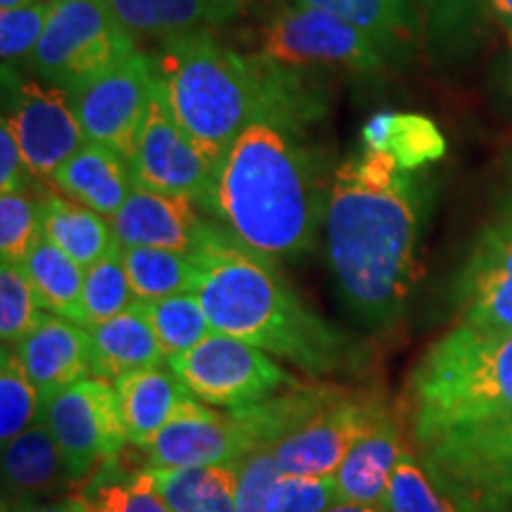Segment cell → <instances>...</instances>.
I'll list each match as a JSON object with an SVG mask.
<instances>
[{
	"label": "cell",
	"mask_w": 512,
	"mask_h": 512,
	"mask_svg": "<svg viewBox=\"0 0 512 512\" xmlns=\"http://www.w3.org/2000/svg\"><path fill=\"white\" fill-rule=\"evenodd\" d=\"M166 366L192 396L226 411L247 408L297 384L266 351L216 330L197 347L171 356Z\"/></svg>",
	"instance_id": "9"
},
{
	"label": "cell",
	"mask_w": 512,
	"mask_h": 512,
	"mask_svg": "<svg viewBox=\"0 0 512 512\" xmlns=\"http://www.w3.org/2000/svg\"><path fill=\"white\" fill-rule=\"evenodd\" d=\"M337 501L335 477L283 475L275 486L271 512H328Z\"/></svg>",
	"instance_id": "42"
},
{
	"label": "cell",
	"mask_w": 512,
	"mask_h": 512,
	"mask_svg": "<svg viewBox=\"0 0 512 512\" xmlns=\"http://www.w3.org/2000/svg\"><path fill=\"white\" fill-rule=\"evenodd\" d=\"M140 309L150 320L152 330L162 344V351L169 361L171 356L183 354L211 335L207 311L195 292L174 294V297L157 299V302H138Z\"/></svg>",
	"instance_id": "33"
},
{
	"label": "cell",
	"mask_w": 512,
	"mask_h": 512,
	"mask_svg": "<svg viewBox=\"0 0 512 512\" xmlns=\"http://www.w3.org/2000/svg\"><path fill=\"white\" fill-rule=\"evenodd\" d=\"M31 181L36 178L31 176L10 121L3 117L0 121V192L29 190Z\"/></svg>",
	"instance_id": "43"
},
{
	"label": "cell",
	"mask_w": 512,
	"mask_h": 512,
	"mask_svg": "<svg viewBox=\"0 0 512 512\" xmlns=\"http://www.w3.org/2000/svg\"><path fill=\"white\" fill-rule=\"evenodd\" d=\"M430 183L363 147L332 174L325 252L342 304L373 330L401 320L420 278Z\"/></svg>",
	"instance_id": "2"
},
{
	"label": "cell",
	"mask_w": 512,
	"mask_h": 512,
	"mask_svg": "<svg viewBox=\"0 0 512 512\" xmlns=\"http://www.w3.org/2000/svg\"><path fill=\"white\" fill-rule=\"evenodd\" d=\"M50 183L69 200L98 211L105 219H112L136 188L128 159L93 140H86L81 150L55 171Z\"/></svg>",
	"instance_id": "20"
},
{
	"label": "cell",
	"mask_w": 512,
	"mask_h": 512,
	"mask_svg": "<svg viewBox=\"0 0 512 512\" xmlns=\"http://www.w3.org/2000/svg\"><path fill=\"white\" fill-rule=\"evenodd\" d=\"M93 339V377L117 382L119 377L166 361L162 344L140 304L100 325L88 328Z\"/></svg>",
	"instance_id": "25"
},
{
	"label": "cell",
	"mask_w": 512,
	"mask_h": 512,
	"mask_svg": "<svg viewBox=\"0 0 512 512\" xmlns=\"http://www.w3.org/2000/svg\"><path fill=\"white\" fill-rule=\"evenodd\" d=\"M55 0H34L12 10H0V55L3 62H24L38 46Z\"/></svg>",
	"instance_id": "39"
},
{
	"label": "cell",
	"mask_w": 512,
	"mask_h": 512,
	"mask_svg": "<svg viewBox=\"0 0 512 512\" xmlns=\"http://www.w3.org/2000/svg\"><path fill=\"white\" fill-rule=\"evenodd\" d=\"M128 444L147 448L174 418L176 408L192 396L174 370L143 368L114 382Z\"/></svg>",
	"instance_id": "24"
},
{
	"label": "cell",
	"mask_w": 512,
	"mask_h": 512,
	"mask_svg": "<svg viewBox=\"0 0 512 512\" xmlns=\"http://www.w3.org/2000/svg\"><path fill=\"white\" fill-rule=\"evenodd\" d=\"M15 512H88V508L86 503H83V498H67V501L55 503V505H43V508H31L27 503L22 510H15Z\"/></svg>",
	"instance_id": "45"
},
{
	"label": "cell",
	"mask_w": 512,
	"mask_h": 512,
	"mask_svg": "<svg viewBox=\"0 0 512 512\" xmlns=\"http://www.w3.org/2000/svg\"><path fill=\"white\" fill-rule=\"evenodd\" d=\"M155 93V60L143 50H136L74 95L86 138L128 159L150 114Z\"/></svg>",
	"instance_id": "12"
},
{
	"label": "cell",
	"mask_w": 512,
	"mask_h": 512,
	"mask_svg": "<svg viewBox=\"0 0 512 512\" xmlns=\"http://www.w3.org/2000/svg\"><path fill=\"white\" fill-rule=\"evenodd\" d=\"M328 512H389L382 503L377 505H368V503H347V501H337Z\"/></svg>",
	"instance_id": "46"
},
{
	"label": "cell",
	"mask_w": 512,
	"mask_h": 512,
	"mask_svg": "<svg viewBox=\"0 0 512 512\" xmlns=\"http://www.w3.org/2000/svg\"><path fill=\"white\" fill-rule=\"evenodd\" d=\"M361 140L363 147L384 152L406 171H422L446 155L444 133L418 112H377L363 126Z\"/></svg>",
	"instance_id": "27"
},
{
	"label": "cell",
	"mask_w": 512,
	"mask_h": 512,
	"mask_svg": "<svg viewBox=\"0 0 512 512\" xmlns=\"http://www.w3.org/2000/svg\"><path fill=\"white\" fill-rule=\"evenodd\" d=\"M501 93H503V100H505V107L512 112V55L508 64H505L503 69V83H501Z\"/></svg>",
	"instance_id": "47"
},
{
	"label": "cell",
	"mask_w": 512,
	"mask_h": 512,
	"mask_svg": "<svg viewBox=\"0 0 512 512\" xmlns=\"http://www.w3.org/2000/svg\"><path fill=\"white\" fill-rule=\"evenodd\" d=\"M420 460L460 512H512V420L422 446Z\"/></svg>",
	"instance_id": "8"
},
{
	"label": "cell",
	"mask_w": 512,
	"mask_h": 512,
	"mask_svg": "<svg viewBox=\"0 0 512 512\" xmlns=\"http://www.w3.org/2000/svg\"><path fill=\"white\" fill-rule=\"evenodd\" d=\"M22 266L43 311L83 325L81 297L86 268L76 264L72 256L43 235L31 245Z\"/></svg>",
	"instance_id": "30"
},
{
	"label": "cell",
	"mask_w": 512,
	"mask_h": 512,
	"mask_svg": "<svg viewBox=\"0 0 512 512\" xmlns=\"http://www.w3.org/2000/svg\"><path fill=\"white\" fill-rule=\"evenodd\" d=\"M3 477L8 494L29 501L69 482L60 446L46 425L38 418L19 437L3 446Z\"/></svg>",
	"instance_id": "28"
},
{
	"label": "cell",
	"mask_w": 512,
	"mask_h": 512,
	"mask_svg": "<svg viewBox=\"0 0 512 512\" xmlns=\"http://www.w3.org/2000/svg\"><path fill=\"white\" fill-rule=\"evenodd\" d=\"M280 472L273 448H256L238 463V496L235 512H271Z\"/></svg>",
	"instance_id": "41"
},
{
	"label": "cell",
	"mask_w": 512,
	"mask_h": 512,
	"mask_svg": "<svg viewBox=\"0 0 512 512\" xmlns=\"http://www.w3.org/2000/svg\"><path fill=\"white\" fill-rule=\"evenodd\" d=\"M41 235L88 268L117 245L112 221L98 211L69 200L60 190H41Z\"/></svg>",
	"instance_id": "26"
},
{
	"label": "cell",
	"mask_w": 512,
	"mask_h": 512,
	"mask_svg": "<svg viewBox=\"0 0 512 512\" xmlns=\"http://www.w3.org/2000/svg\"><path fill=\"white\" fill-rule=\"evenodd\" d=\"M458 323L512 330V152L489 216L453 285Z\"/></svg>",
	"instance_id": "10"
},
{
	"label": "cell",
	"mask_w": 512,
	"mask_h": 512,
	"mask_svg": "<svg viewBox=\"0 0 512 512\" xmlns=\"http://www.w3.org/2000/svg\"><path fill=\"white\" fill-rule=\"evenodd\" d=\"M121 254L138 302H157L174 294L195 292V254L157 247H121Z\"/></svg>",
	"instance_id": "32"
},
{
	"label": "cell",
	"mask_w": 512,
	"mask_h": 512,
	"mask_svg": "<svg viewBox=\"0 0 512 512\" xmlns=\"http://www.w3.org/2000/svg\"><path fill=\"white\" fill-rule=\"evenodd\" d=\"M43 318L36 292L22 264L3 259L0 266V339L15 349Z\"/></svg>",
	"instance_id": "36"
},
{
	"label": "cell",
	"mask_w": 512,
	"mask_h": 512,
	"mask_svg": "<svg viewBox=\"0 0 512 512\" xmlns=\"http://www.w3.org/2000/svg\"><path fill=\"white\" fill-rule=\"evenodd\" d=\"M136 50V36L107 0H55L27 69L43 83L76 95Z\"/></svg>",
	"instance_id": "6"
},
{
	"label": "cell",
	"mask_w": 512,
	"mask_h": 512,
	"mask_svg": "<svg viewBox=\"0 0 512 512\" xmlns=\"http://www.w3.org/2000/svg\"><path fill=\"white\" fill-rule=\"evenodd\" d=\"M354 392L339 384H292L283 392L252 403L247 408H235V418L242 422L256 448H273L287 434L309 425L320 413L337 406Z\"/></svg>",
	"instance_id": "22"
},
{
	"label": "cell",
	"mask_w": 512,
	"mask_h": 512,
	"mask_svg": "<svg viewBox=\"0 0 512 512\" xmlns=\"http://www.w3.org/2000/svg\"><path fill=\"white\" fill-rule=\"evenodd\" d=\"M41 415V396L17 351L3 347L0 361V441L8 446Z\"/></svg>",
	"instance_id": "35"
},
{
	"label": "cell",
	"mask_w": 512,
	"mask_h": 512,
	"mask_svg": "<svg viewBox=\"0 0 512 512\" xmlns=\"http://www.w3.org/2000/svg\"><path fill=\"white\" fill-rule=\"evenodd\" d=\"M41 238V202L29 190L0 192V256L22 264Z\"/></svg>",
	"instance_id": "38"
},
{
	"label": "cell",
	"mask_w": 512,
	"mask_h": 512,
	"mask_svg": "<svg viewBox=\"0 0 512 512\" xmlns=\"http://www.w3.org/2000/svg\"><path fill=\"white\" fill-rule=\"evenodd\" d=\"M252 451L254 441L233 411H216L188 396L147 446V470L238 465Z\"/></svg>",
	"instance_id": "15"
},
{
	"label": "cell",
	"mask_w": 512,
	"mask_h": 512,
	"mask_svg": "<svg viewBox=\"0 0 512 512\" xmlns=\"http://www.w3.org/2000/svg\"><path fill=\"white\" fill-rule=\"evenodd\" d=\"M128 164H131L133 181L140 188L188 197L207 211L216 166L171 117L159 88Z\"/></svg>",
	"instance_id": "13"
},
{
	"label": "cell",
	"mask_w": 512,
	"mask_h": 512,
	"mask_svg": "<svg viewBox=\"0 0 512 512\" xmlns=\"http://www.w3.org/2000/svg\"><path fill=\"white\" fill-rule=\"evenodd\" d=\"M425 41L441 60H463L475 50L489 8L486 0H411Z\"/></svg>",
	"instance_id": "31"
},
{
	"label": "cell",
	"mask_w": 512,
	"mask_h": 512,
	"mask_svg": "<svg viewBox=\"0 0 512 512\" xmlns=\"http://www.w3.org/2000/svg\"><path fill=\"white\" fill-rule=\"evenodd\" d=\"M133 36L166 38L209 31L228 24L242 10V0H107Z\"/></svg>",
	"instance_id": "23"
},
{
	"label": "cell",
	"mask_w": 512,
	"mask_h": 512,
	"mask_svg": "<svg viewBox=\"0 0 512 512\" xmlns=\"http://www.w3.org/2000/svg\"><path fill=\"white\" fill-rule=\"evenodd\" d=\"M486 8L498 19L512 43V0H486Z\"/></svg>",
	"instance_id": "44"
},
{
	"label": "cell",
	"mask_w": 512,
	"mask_h": 512,
	"mask_svg": "<svg viewBox=\"0 0 512 512\" xmlns=\"http://www.w3.org/2000/svg\"><path fill=\"white\" fill-rule=\"evenodd\" d=\"M406 453L408 448L403 444L399 425L389 411H382L339 465L335 475L339 501L382 503L396 465Z\"/></svg>",
	"instance_id": "19"
},
{
	"label": "cell",
	"mask_w": 512,
	"mask_h": 512,
	"mask_svg": "<svg viewBox=\"0 0 512 512\" xmlns=\"http://www.w3.org/2000/svg\"><path fill=\"white\" fill-rule=\"evenodd\" d=\"M382 411L387 408L377 399L363 394L347 396L273 446L280 472L302 477H335L351 446L380 418Z\"/></svg>",
	"instance_id": "16"
},
{
	"label": "cell",
	"mask_w": 512,
	"mask_h": 512,
	"mask_svg": "<svg viewBox=\"0 0 512 512\" xmlns=\"http://www.w3.org/2000/svg\"><path fill=\"white\" fill-rule=\"evenodd\" d=\"M268 67L273 100L221 157L207 214L254 254L285 261L316 245L332 176L304 131L318 112L313 93L302 76Z\"/></svg>",
	"instance_id": "1"
},
{
	"label": "cell",
	"mask_w": 512,
	"mask_h": 512,
	"mask_svg": "<svg viewBox=\"0 0 512 512\" xmlns=\"http://www.w3.org/2000/svg\"><path fill=\"white\" fill-rule=\"evenodd\" d=\"M195 261V294L216 332L285 358L309 375H332L358 363L354 339L320 318L275 261L240 245L223 226L197 249Z\"/></svg>",
	"instance_id": "3"
},
{
	"label": "cell",
	"mask_w": 512,
	"mask_h": 512,
	"mask_svg": "<svg viewBox=\"0 0 512 512\" xmlns=\"http://www.w3.org/2000/svg\"><path fill=\"white\" fill-rule=\"evenodd\" d=\"M311 8L325 10L382 50L392 67H406L425 43V29L411 0H297Z\"/></svg>",
	"instance_id": "21"
},
{
	"label": "cell",
	"mask_w": 512,
	"mask_h": 512,
	"mask_svg": "<svg viewBox=\"0 0 512 512\" xmlns=\"http://www.w3.org/2000/svg\"><path fill=\"white\" fill-rule=\"evenodd\" d=\"M138 299L133 294L131 278H128L124 254L121 247H114L110 254L95 261L86 268L83 275V325H100L119 313L136 306Z\"/></svg>",
	"instance_id": "34"
},
{
	"label": "cell",
	"mask_w": 512,
	"mask_h": 512,
	"mask_svg": "<svg viewBox=\"0 0 512 512\" xmlns=\"http://www.w3.org/2000/svg\"><path fill=\"white\" fill-rule=\"evenodd\" d=\"M34 3V0H0V10H12V8H19V5H29Z\"/></svg>",
	"instance_id": "48"
},
{
	"label": "cell",
	"mask_w": 512,
	"mask_h": 512,
	"mask_svg": "<svg viewBox=\"0 0 512 512\" xmlns=\"http://www.w3.org/2000/svg\"><path fill=\"white\" fill-rule=\"evenodd\" d=\"M403 415L415 446L512 420V330L460 325L408 375Z\"/></svg>",
	"instance_id": "5"
},
{
	"label": "cell",
	"mask_w": 512,
	"mask_h": 512,
	"mask_svg": "<svg viewBox=\"0 0 512 512\" xmlns=\"http://www.w3.org/2000/svg\"><path fill=\"white\" fill-rule=\"evenodd\" d=\"M150 472L171 512H235L238 465L155 467Z\"/></svg>",
	"instance_id": "29"
},
{
	"label": "cell",
	"mask_w": 512,
	"mask_h": 512,
	"mask_svg": "<svg viewBox=\"0 0 512 512\" xmlns=\"http://www.w3.org/2000/svg\"><path fill=\"white\" fill-rule=\"evenodd\" d=\"M259 57L290 74H375L392 67L382 50L349 22L297 0L268 22Z\"/></svg>",
	"instance_id": "7"
},
{
	"label": "cell",
	"mask_w": 512,
	"mask_h": 512,
	"mask_svg": "<svg viewBox=\"0 0 512 512\" xmlns=\"http://www.w3.org/2000/svg\"><path fill=\"white\" fill-rule=\"evenodd\" d=\"M3 117L10 121L36 181H50L88 140L76 114L74 95L36 76L15 83Z\"/></svg>",
	"instance_id": "14"
},
{
	"label": "cell",
	"mask_w": 512,
	"mask_h": 512,
	"mask_svg": "<svg viewBox=\"0 0 512 512\" xmlns=\"http://www.w3.org/2000/svg\"><path fill=\"white\" fill-rule=\"evenodd\" d=\"M19 361L46 408L57 394L93 377V339L86 325L43 313L38 325L15 347Z\"/></svg>",
	"instance_id": "18"
},
{
	"label": "cell",
	"mask_w": 512,
	"mask_h": 512,
	"mask_svg": "<svg viewBox=\"0 0 512 512\" xmlns=\"http://www.w3.org/2000/svg\"><path fill=\"white\" fill-rule=\"evenodd\" d=\"M152 60L171 117L214 166L273 100V69L261 57L235 53L209 31L166 38Z\"/></svg>",
	"instance_id": "4"
},
{
	"label": "cell",
	"mask_w": 512,
	"mask_h": 512,
	"mask_svg": "<svg viewBox=\"0 0 512 512\" xmlns=\"http://www.w3.org/2000/svg\"><path fill=\"white\" fill-rule=\"evenodd\" d=\"M41 420L60 446L69 482L86 479L128 444L114 384L100 377L76 382L41 408Z\"/></svg>",
	"instance_id": "11"
},
{
	"label": "cell",
	"mask_w": 512,
	"mask_h": 512,
	"mask_svg": "<svg viewBox=\"0 0 512 512\" xmlns=\"http://www.w3.org/2000/svg\"><path fill=\"white\" fill-rule=\"evenodd\" d=\"M200 204L188 197L166 195L136 185L128 200L112 216L119 247H157L195 254L211 238L219 223L207 221Z\"/></svg>",
	"instance_id": "17"
},
{
	"label": "cell",
	"mask_w": 512,
	"mask_h": 512,
	"mask_svg": "<svg viewBox=\"0 0 512 512\" xmlns=\"http://www.w3.org/2000/svg\"><path fill=\"white\" fill-rule=\"evenodd\" d=\"M83 503L88 512H171L150 470L124 482L102 484L91 498H83Z\"/></svg>",
	"instance_id": "40"
},
{
	"label": "cell",
	"mask_w": 512,
	"mask_h": 512,
	"mask_svg": "<svg viewBox=\"0 0 512 512\" xmlns=\"http://www.w3.org/2000/svg\"><path fill=\"white\" fill-rule=\"evenodd\" d=\"M382 505L389 512H460L456 503L434 484L422 460L411 453L396 465Z\"/></svg>",
	"instance_id": "37"
}]
</instances>
